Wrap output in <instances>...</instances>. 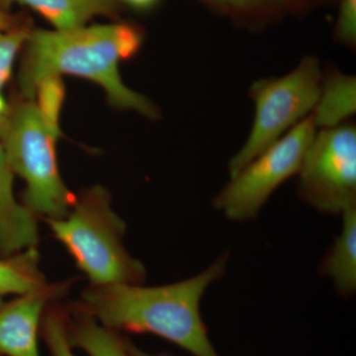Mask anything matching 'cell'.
Segmentation results:
<instances>
[{
    "instance_id": "277c9868",
    "label": "cell",
    "mask_w": 356,
    "mask_h": 356,
    "mask_svg": "<svg viewBox=\"0 0 356 356\" xmlns=\"http://www.w3.org/2000/svg\"><path fill=\"white\" fill-rule=\"evenodd\" d=\"M58 140L34 100L9 109L0 121V142L7 163L26 184L23 205L44 221L65 217L76 200V194L67 188L58 168Z\"/></svg>"
},
{
    "instance_id": "ffe728a7",
    "label": "cell",
    "mask_w": 356,
    "mask_h": 356,
    "mask_svg": "<svg viewBox=\"0 0 356 356\" xmlns=\"http://www.w3.org/2000/svg\"><path fill=\"white\" fill-rule=\"evenodd\" d=\"M115 1H121L132 8L138 10H147L153 8L159 3V0H115Z\"/></svg>"
},
{
    "instance_id": "4fadbf2b",
    "label": "cell",
    "mask_w": 356,
    "mask_h": 356,
    "mask_svg": "<svg viewBox=\"0 0 356 356\" xmlns=\"http://www.w3.org/2000/svg\"><path fill=\"white\" fill-rule=\"evenodd\" d=\"M356 111V79L334 72L323 79L320 96L311 117L317 129L334 128L344 124Z\"/></svg>"
},
{
    "instance_id": "30bf717a",
    "label": "cell",
    "mask_w": 356,
    "mask_h": 356,
    "mask_svg": "<svg viewBox=\"0 0 356 356\" xmlns=\"http://www.w3.org/2000/svg\"><path fill=\"white\" fill-rule=\"evenodd\" d=\"M341 216V235L321 262L320 271L332 281L341 296L351 297L356 290V205Z\"/></svg>"
},
{
    "instance_id": "6da1fadb",
    "label": "cell",
    "mask_w": 356,
    "mask_h": 356,
    "mask_svg": "<svg viewBox=\"0 0 356 356\" xmlns=\"http://www.w3.org/2000/svg\"><path fill=\"white\" fill-rule=\"evenodd\" d=\"M228 254L187 280L159 285H90L67 305L117 332L161 337L194 356H220L208 337L201 301L213 283L226 273Z\"/></svg>"
},
{
    "instance_id": "d6986e66",
    "label": "cell",
    "mask_w": 356,
    "mask_h": 356,
    "mask_svg": "<svg viewBox=\"0 0 356 356\" xmlns=\"http://www.w3.org/2000/svg\"><path fill=\"white\" fill-rule=\"evenodd\" d=\"M222 6H229L241 10L282 6L286 0H221Z\"/></svg>"
},
{
    "instance_id": "8fae6325",
    "label": "cell",
    "mask_w": 356,
    "mask_h": 356,
    "mask_svg": "<svg viewBox=\"0 0 356 356\" xmlns=\"http://www.w3.org/2000/svg\"><path fill=\"white\" fill-rule=\"evenodd\" d=\"M3 2L29 7L58 31L83 27L93 18L113 15L117 10L115 0H3Z\"/></svg>"
},
{
    "instance_id": "5b68a950",
    "label": "cell",
    "mask_w": 356,
    "mask_h": 356,
    "mask_svg": "<svg viewBox=\"0 0 356 356\" xmlns=\"http://www.w3.org/2000/svg\"><path fill=\"white\" fill-rule=\"evenodd\" d=\"M322 83L320 63L309 56L285 76L259 79L252 84L250 95L255 106L254 124L245 144L229 161V177L312 113Z\"/></svg>"
},
{
    "instance_id": "603a6c76",
    "label": "cell",
    "mask_w": 356,
    "mask_h": 356,
    "mask_svg": "<svg viewBox=\"0 0 356 356\" xmlns=\"http://www.w3.org/2000/svg\"><path fill=\"white\" fill-rule=\"evenodd\" d=\"M204 1L208 2V3L213 4L215 6H222L221 0H204Z\"/></svg>"
},
{
    "instance_id": "7402d4cb",
    "label": "cell",
    "mask_w": 356,
    "mask_h": 356,
    "mask_svg": "<svg viewBox=\"0 0 356 356\" xmlns=\"http://www.w3.org/2000/svg\"><path fill=\"white\" fill-rule=\"evenodd\" d=\"M11 25L10 17L0 10V30L10 29Z\"/></svg>"
},
{
    "instance_id": "8992f818",
    "label": "cell",
    "mask_w": 356,
    "mask_h": 356,
    "mask_svg": "<svg viewBox=\"0 0 356 356\" xmlns=\"http://www.w3.org/2000/svg\"><path fill=\"white\" fill-rule=\"evenodd\" d=\"M317 131L309 115L231 177L213 206L231 221L255 219L273 192L298 175Z\"/></svg>"
},
{
    "instance_id": "e0dca14e",
    "label": "cell",
    "mask_w": 356,
    "mask_h": 356,
    "mask_svg": "<svg viewBox=\"0 0 356 356\" xmlns=\"http://www.w3.org/2000/svg\"><path fill=\"white\" fill-rule=\"evenodd\" d=\"M27 28L0 30V92L10 79L19 51L30 35Z\"/></svg>"
},
{
    "instance_id": "7a4b0ae2",
    "label": "cell",
    "mask_w": 356,
    "mask_h": 356,
    "mask_svg": "<svg viewBox=\"0 0 356 356\" xmlns=\"http://www.w3.org/2000/svg\"><path fill=\"white\" fill-rule=\"evenodd\" d=\"M143 40V33L126 23L86 25L67 31H31L20 72L22 95L33 100L35 89L43 79L67 74L98 84L117 108L158 118L156 105L128 88L119 72V63L135 56Z\"/></svg>"
},
{
    "instance_id": "9a60e30c",
    "label": "cell",
    "mask_w": 356,
    "mask_h": 356,
    "mask_svg": "<svg viewBox=\"0 0 356 356\" xmlns=\"http://www.w3.org/2000/svg\"><path fill=\"white\" fill-rule=\"evenodd\" d=\"M65 99V86L62 76L43 79L34 92L35 104L46 125L60 138V116Z\"/></svg>"
},
{
    "instance_id": "ba28073f",
    "label": "cell",
    "mask_w": 356,
    "mask_h": 356,
    "mask_svg": "<svg viewBox=\"0 0 356 356\" xmlns=\"http://www.w3.org/2000/svg\"><path fill=\"white\" fill-rule=\"evenodd\" d=\"M74 282L47 281L11 301L0 300V356H41L38 343L44 311L64 298Z\"/></svg>"
},
{
    "instance_id": "9c48e42d",
    "label": "cell",
    "mask_w": 356,
    "mask_h": 356,
    "mask_svg": "<svg viewBox=\"0 0 356 356\" xmlns=\"http://www.w3.org/2000/svg\"><path fill=\"white\" fill-rule=\"evenodd\" d=\"M14 173L0 142V257L38 248L39 218L14 195Z\"/></svg>"
},
{
    "instance_id": "52a82bcc",
    "label": "cell",
    "mask_w": 356,
    "mask_h": 356,
    "mask_svg": "<svg viewBox=\"0 0 356 356\" xmlns=\"http://www.w3.org/2000/svg\"><path fill=\"white\" fill-rule=\"evenodd\" d=\"M299 193L327 215L356 205V129L348 124L321 129L298 172Z\"/></svg>"
},
{
    "instance_id": "44dd1931",
    "label": "cell",
    "mask_w": 356,
    "mask_h": 356,
    "mask_svg": "<svg viewBox=\"0 0 356 356\" xmlns=\"http://www.w3.org/2000/svg\"><path fill=\"white\" fill-rule=\"evenodd\" d=\"M126 348H127L129 356H166L151 355V353H146V351L140 350L136 344H134L128 337H126Z\"/></svg>"
},
{
    "instance_id": "7c38bea8",
    "label": "cell",
    "mask_w": 356,
    "mask_h": 356,
    "mask_svg": "<svg viewBox=\"0 0 356 356\" xmlns=\"http://www.w3.org/2000/svg\"><path fill=\"white\" fill-rule=\"evenodd\" d=\"M67 308V337L72 348L88 356H129L126 337L103 327L95 318Z\"/></svg>"
},
{
    "instance_id": "3957f363",
    "label": "cell",
    "mask_w": 356,
    "mask_h": 356,
    "mask_svg": "<svg viewBox=\"0 0 356 356\" xmlns=\"http://www.w3.org/2000/svg\"><path fill=\"white\" fill-rule=\"evenodd\" d=\"M111 201L107 189L95 185L77 194L65 217L44 222L89 284H144L146 268L124 245L125 222Z\"/></svg>"
},
{
    "instance_id": "ac0fdd59",
    "label": "cell",
    "mask_w": 356,
    "mask_h": 356,
    "mask_svg": "<svg viewBox=\"0 0 356 356\" xmlns=\"http://www.w3.org/2000/svg\"><path fill=\"white\" fill-rule=\"evenodd\" d=\"M336 33L337 39L348 46L356 42V0H339Z\"/></svg>"
},
{
    "instance_id": "2e32d148",
    "label": "cell",
    "mask_w": 356,
    "mask_h": 356,
    "mask_svg": "<svg viewBox=\"0 0 356 356\" xmlns=\"http://www.w3.org/2000/svg\"><path fill=\"white\" fill-rule=\"evenodd\" d=\"M67 308L60 301L53 302L44 311L40 337L51 356H76L67 337Z\"/></svg>"
},
{
    "instance_id": "5bb4252c",
    "label": "cell",
    "mask_w": 356,
    "mask_h": 356,
    "mask_svg": "<svg viewBox=\"0 0 356 356\" xmlns=\"http://www.w3.org/2000/svg\"><path fill=\"white\" fill-rule=\"evenodd\" d=\"M40 264L38 248H28L6 259L0 257V300L8 295L24 294L46 283Z\"/></svg>"
}]
</instances>
